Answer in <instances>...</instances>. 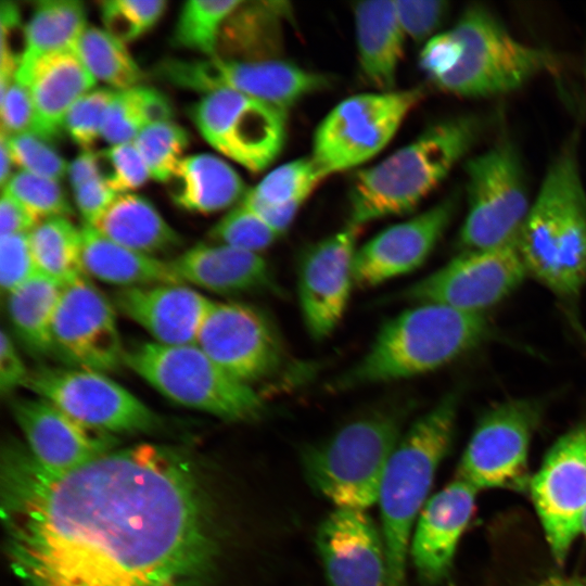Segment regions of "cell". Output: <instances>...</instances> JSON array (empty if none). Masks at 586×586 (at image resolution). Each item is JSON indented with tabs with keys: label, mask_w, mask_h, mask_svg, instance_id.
<instances>
[{
	"label": "cell",
	"mask_w": 586,
	"mask_h": 586,
	"mask_svg": "<svg viewBox=\"0 0 586 586\" xmlns=\"http://www.w3.org/2000/svg\"><path fill=\"white\" fill-rule=\"evenodd\" d=\"M485 314L415 304L382 324L365 355L336 377L333 391L394 382L436 370L492 335Z\"/></svg>",
	"instance_id": "3"
},
{
	"label": "cell",
	"mask_w": 586,
	"mask_h": 586,
	"mask_svg": "<svg viewBox=\"0 0 586 586\" xmlns=\"http://www.w3.org/2000/svg\"><path fill=\"white\" fill-rule=\"evenodd\" d=\"M81 230V259L86 276L124 288L182 283L169 262L127 249L92 226Z\"/></svg>",
	"instance_id": "29"
},
{
	"label": "cell",
	"mask_w": 586,
	"mask_h": 586,
	"mask_svg": "<svg viewBox=\"0 0 586 586\" xmlns=\"http://www.w3.org/2000/svg\"><path fill=\"white\" fill-rule=\"evenodd\" d=\"M528 491L550 551L561 564L582 533L586 511V422L551 446Z\"/></svg>",
	"instance_id": "17"
},
{
	"label": "cell",
	"mask_w": 586,
	"mask_h": 586,
	"mask_svg": "<svg viewBox=\"0 0 586 586\" xmlns=\"http://www.w3.org/2000/svg\"><path fill=\"white\" fill-rule=\"evenodd\" d=\"M424 98L420 87L355 94L320 122L311 156L331 176L359 166L383 150Z\"/></svg>",
	"instance_id": "10"
},
{
	"label": "cell",
	"mask_w": 586,
	"mask_h": 586,
	"mask_svg": "<svg viewBox=\"0 0 586 586\" xmlns=\"http://www.w3.org/2000/svg\"><path fill=\"white\" fill-rule=\"evenodd\" d=\"M286 112L233 92L205 93L191 109L202 137L215 150L250 171L259 173L281 153L286 139Z\"/></svg>",
	"instance_id": "14"
},
{
	"label": "cell",
	"mask_w": 586,
	"mask_h": 586,
	"mask_svg": "<svg viewBox=\"0 0 586 586\" xmlns=\"http://www.w3.org/2000/svg\"><path fill=\"white\" fill-rule=\"evenodd\" d=\"M241 0H190L183 3L173 34V44L217 55L219 37L229 15Z\"/></svg>",
	"instance_id": "36"
},
{
	"label": "cell",
	"mask_w": 586,
	"mask_h": 586,
	"mask_svg": "<svg viewBox=\"0 0 586 586\" xmlns=\"http://www.w3.org/2000/svg\"><path fill=\"white\" fill-rule=\"evenodd\" d=\"M169 263L182 283L215 293L279 292L272 271L258 253L200 243Z\"/></svg>",
	"instance_id": "25"
},
{
	"label": "cell",
	"mask_w": 586,
	"mask_h": 586,
	"mask_svg": "<svg viewBox=\"0 0 586 586\" xmlns=\"http://www.w3.org/2000/svg\"><path fill=\"white\" fill-rule=\"evenodd\" d=\"M535 586H586V581L576 577L551 576Z\"/></svg>",
	"instance_id": "55"
},
{
	"label": "cell",
	"mask_w": 586,
	"mask_h": 586,
	"mask_svg": "<svg viewBox=\"0 0 586 586\" xmlns=\"http://www.w3.org/2000/svg\"><path fill=\"white\" fill-rule=\"evenodd\" d=\"M1 131L8 136H38L36 113L28 88L15 78L0 90Z\"/></svg>",
	"instance_id": "46"
},
{
	"label": "cell",
	"mask_w": 586,
	"mask_h": 586,
	"mask_svg": "<svg viewBox=\"0 0 586 586\" xmlns=\"http://www.w3.org/2000/svg\"><path fill=\"white\" fill-rule=\"evenodd\" d=\"M361 226L347 222L313 244L300 260L297 293L309 335L321 341L337 327L354 283L353 264Z\"/></svg>",
	"instance_id": "19"
},
{
	"label": "cell",
	"mask_w": 586,
	"mask_h": 586,
	"mask_svg": "<svg viewBox=\"0 0 586 586\" xmlns=\"http://www.w3.org/2000/svg\"><path fill=\"white\" fill-rule=\"evenodd\" d=\"M315 544L329 586H386L382 533L365 510L335 508L320 522Z\"/></svg>",
	"instance_id": "21"
},
{
	"label": "cell",
	"mask_w": 586,
	"mask_h": 586,
	"mask_svg": "<svg viewBox=\"0 0 586 586\" xmlns=\"http://www.w3.org/2000/svg\"><path fill=\"white\" fill-rule=\"evenodd\" d=\"M2 190L9 192L37 224L73 214L66 194L56 180L22 170L11 175Z\"/></svg>",
	"instance_id": "38"
},
{
	"label": "cell",
	"mask_w": 586,
	"mask_h": 586,
	"mask_svg": "<svg viewBox=\"0 0 586 586\" xmlns=\"http://www.w3.org/2000/svg\"><path fill=\"white\" fill-rule=\"evenodd\" d=\"M68 177L73 190L93 179L103 178L100 154L91 150L82 151L69 164Z\"/></svg>",
	"instance_id": "53"
},
{
	"label": "cell",
	"mask_w": 586,
	"mask_h": 586,
	"mask_svg": "<svg viewBox=\"0 0 586 586\" xmlns=\"http://www.w3.org/2000/svg\"><path fill=\"white\" fill-rule=\"evenodd\" d=\"M328 177L311 155L300 157L269 171L240 202L282 234L304 202Z\"/></svg>",
	"instance_id": "28"
},
{
	"label": "cell",
	"mask_w": 586,
	"mask_h": 586,
	"mask_svg": "<svg viewBox=\"0 0 586 586\" xmlns=\"http://www.w3.org/2000/svg\"><path fill=\"white\" fill-rule=\"evenodd\" d=\"M479 492L456 477L432 496L421 510L412 531L409 552L424 585L434 586L448 575Z\"/></svg>",
	"instance_id": "23"
},
{
	"label": "cell",
	"mask_w": 586,
	"mask_h": 586,
	"mask_svg": "<svg viewBox=\"0 0 586 586\" xmlns=\"http://www.w3.org/2000/svg\"><path fill=\"white\" fill-rule=\"evenodd\" d=\"M63 286L37 273L8 295L12 327L24 346L35 355L54 353L53 321Z\"/></svg>",
	"instance_id": "33"
},
{
	"label": "cell",
	"mask_w": 586,
	"mask_h": 586,
	"mask_svg": "<svg viewBox=\"0 0 586 586\" xmlns=\"http://www.w3.org/2000/svg\"><path fill=\"white\" fill-rule=\"evenodd\" d=\"M86 17L81 1H37L24 26V51L15 76L24 74L44 55L73 49L87 27Z\"/></svg>",
	"instance_id": "32"
},
{
	"label": "cell",
	"mask_w": 586,
	"mask_h": 586,
	"mask_svg": "<svg viewBox=\"0 0 586 586\" xmlns=\"http://www.w3.org/2000/svg\"><path fill=\"white\" fill-rule=\"evenodd\" d=\"M173 179L174 203L202 214L228 208L247 191L240 175L226 161L207 153L183 157Z\"/></svg>",
	"instance_id": "30"
},
{
	"label": "cell",
	"mask_w": 586,
	"mask_h": 586,
	"mask_svg": "<svg viewBox=\"0 0 586 586\" xmlns=\"http://www.w3.org/2000/svg\"><path fill=\"white\" fill-rule=\"evenodd\" d=\"M402 28L416 42H426L443 23L448 2L441 0H394Z\"/></svg>",
	"instance_id": "45"
},
{
	"label": "cell",
	"mask_w": 586,
	"mask_h": 586,
	"mask_svg": "<svg viewBox=\"0 0 586 586\" xmlns=\"http://www.w3.org/2000/svg\"><path fill=\"white\" fill-rule=\"evenodd\" d=\"M28 240L39 273L62 286L86 277L81 259V230L67 217L38 222Z\"/></svg>",
	"instance_id": "34"
},
{
	"label": "cell",
	"mask_w": 586,
	"mask_h": 586,
	"mask_svg": "<svg viewBox=\"0 0 586 586\" xmlns=\"http://www.w3.org/2000/svg\"><path fill=\"white\" fill-rule=\"evenodd\" d=\"M74 50L93 77L111 87L128 90L142 80V71L125 43L105 29L87 26Z\"/></svg>",
	"instance_id": "35"
},
{
	"label": "cell",
	"mask_w": 586,
	"mask_h": 586,
	"mask_svg": "<svg viewBox=\"0 0 586 586\" xmlns=\"http://www.w3.org/2000/svg\"><path fill=\"white\" fill-rule=\"evenodd\" d=\"M404 419L399 408L374 410L322 442L306 446L301 466L308 485L335 508L366 511L379 499Z\"/></svg>",
	"instance_id": "6"
},
{
	"label": "cell",
	"mask_w": 586,
	"mask_h": 586,
	"mask_svg": "<svg viewBox=\"0 0 586 586\" xmlns=\"http://www.w3.org/2000/svg\"><path fill=\"white\" fill-rule=\"evenodd\" d=\"M458 403L457 393H448L413 421L387 462L378 499L387 561L386 586H405L412 528L450 449Z\"/></svg>",
	"instance_id": "5"
},
{
	"label": "cell",
	"mask_w": 586,
	"mask_h": 586,
	"mask_svg": "<svg viewBox=\"0 0 586 586\" xmlns=\"http://www.w3.org/2000/svg\"><path fill=\"white\" fill-rule=\"evenodd\" d=\"M483 130L474 115L435 123L410 143L359 170L348 193L349 219L362 226L411 213L470 151Z\"/></svg>",
	"instance_id": "4"
},
{
	"label": "cell",
	"mask_w": 586,
	"mask_h": 586,
	"mask_svg": "<svg viewBox=\"0 0 586 586\" xmlns=\"http://www.w3.org/2000/svg\"><path fill=\"white\" fill-rule=\"evenodd\" d=\"M24 386L79 422L114 436L150 432L161 424L151 408L102 372L40 367L29 371Z\"/></svg>",
	"instance_id": "13"
},
{
	"label": "cell",
	"mask_w": 586,
	"mask_h": 586,
	"mask_svg": "<svg viewBox=\"0 0 586 586\" xmlns=\"http://www.w3.org/2000/svg\"><path fill=\"white\" fill-rule=\"evenodd\" d=\"M456 207L454 198L441 201L385 228L357 247L353 264L355 285L377 286L420 267L448 228Z\"/></svg>",
	"instance_id": "20"
},
{
	"label": "cell",
	"mask_w": 586,
	"mask_h": 586,
	"mask_svg": "<svg viewBox=\"0 0 586 586\" xmlns=\"http://www.w3.org/2000/svg\"><path fill=\"white\" fill-rule=\"evenodd\" d=\"M143 157L150 176L160 181L170 180L189 144V135L180 125L168 120L144 127L133 140Z\"/></svg>",
	"instance_id": "37"
},
{
	"label": "cell",
	"mask_w": 586,
	"mask_h": 586,
	"mask_svg": "<svg viewBox=\"0 0 586 586\" xmlns=\"http://www.w3.org/2000/svg\"><path fill=\"white\" fill-rule=\"evenodd\" d=\"M28 373L13 340L2 330L0 335L1 394L10 395L17 386H24Z\"/></svg>",
	"instance_id": "51"
},
{
	"label": "cell",
	"mask_w": 586,
	"mask_h": 586,
	"mask_svg": "<svg viewBox=\"0 0 586 586\" xmlns=\"http://www.w3.org/2000/svg\"><path fill=\"white\" fill-rule=\"evenodd\" d=\"M128 91L143 128L171 119L173 106L163 92L145 86H136Z\"/></svg>",
	"instance_id": "49"
},
{
	"label": "cell",
	"mask_w": 586,
	"mask_h": 586,
	"mask_svg": "<svg viewBox=\"0 0 586 586\" xmlns=\"http://www.w3.org/2000/svg\"><path fill=\"white\" fill-rule=\"evenodd\" d=\"M280 235L241 202L227 212L208 232V237L218 244L253 253L267 249Z\"/></svg>",
	"instance_id": "39"
},
{
	"label": "cell",
	"mask_w": 586,
	"mask_h": 586,
	"mask_svg": "<svg viewBox=\"0 0 586 586\" xmlns=\"http://www.w3.org/2000/svg\"><path fill=\"white\" fill-rule=\"evenodd\" d=\"M124 365L171 402L229 422L258 420L259 393L240 382L195 344L146 342L126 351Z\"/></svg>",
	"instance_id": "8"
},
{
	"label": "cell",
	"mask_w": 586,
	"mask_h": 586,
	"mask_svg": "<svg viewBox=\"0 0 586 586\" xmlns=\"http://www.w3.org/2000/svg\"><path fill=\"white\" fill-rule=\"evenodd\" d=\"M1 471L8 556L23 586H215L218 505L181 450L137 444L52 470L9 444Z\"/></svg>",
	"instance_id": "1"
},
{
	"label": "cell",
	"mask_w": 586,
	"mask_h": 586,
	"mask_svg": "<svg viewBox=\"0 0 586 586\" xmlns=\"http://www.w3.org/2000/svg\"><path fill=\"white\" fill-rule=\"evenodd\" d=\"M585 79H586V60H585Z\"/></svg>",
	"instance_id": "57"
},
{
	"label": "cell",
	"mask_w": 586,
	"mask_h": 586,
	"mask_svg": "<svg viewBox=\"0 0 586 586\" xmlns=\"http://www.w3.org/2000/svg\"><path fill=\"white\" fill-rule=\"evenodd\" d=\"M114 305L162 345L195 344L214 302L184 283L119 289Z\"/></svg>",
	"instance_id": "24"
},
{
	"label": "cell",
	"mask_w": 586,
	"mask_h": 586,
	"mask_svg": "<svg viewBox=\"0 0 586 586\" xmlns=\"http://www.w3.org/2000/svg\"><path fill=\"white\" fill-rule=\"evenodd\" d=\"M90 226L119 245L152 256L181 243L154 205L133 193L118 194Z\"/></svg>",
	"instance_id": "31"
},
{
	"label": "cell",
	"mask_w": 586,
	"mask_h": 586,
	"mask_svg": "<svg viewBox=\"0 0 586 586\" xmlns=\"http://www.w3.org/2000/svg\"><path fill=\"white\" fill-rule=\"evenodd\" d=\"M115 94L116 91L107 88L92 89L67 112L64 129L84 151L90 150L101 137L104 117Z\"/></svg>",
	"instance_id": "41"
},
{
	"label": "cell",
	"mask_w": 586,
	"mask_h": 586,
	"mask_svg": "<svg viewBox=\"0 0 586 586\" xmlns=\"http://www.w3.org/2000/svg\"><path fill=\"white\" fill-rule=\"evenodd\" d=\"M155 75L180 88L208 93L233 91L288 111L305 97L329 87V77L277 59L242 60L215 55L200 60L165 59Z\"/></svg>",
	"instance_id": "11"
},
{
	"label": "cell",
	"mask_w": 586,
	"mask_h": 586,
	"mask_svg": "<svg viewBox=\"0 0 586 586\" xmlns=\"http://www.w3.org/2000/svg\"><path fill=\"white\" fill-rule=\"evenodd\" d=\"M37 222L5 190L0 200V237L28 233Z\"/></svg>",
	"instance_id": "52"
},
{
	"label": "cell",
	"mask_w": 586,
	"mask_h": 586,
	"mask_svg": "<svg viewBox=\"0 0 586 586\" xmlns=\"http://www.w3.org/2000/svg\"><path fill=\"white\" fill-rule=\"evenodd\" d=\"M143 126L135 111L129 91H116L106 111L101 137L112 145L133 142Z\"/></svg>",
	"instance_id": "47"
},
{
	"label": "cell",
	"mask_w": 586,
	"mask_h": 586,
	"mask_svg": "<svg viewBox=\"0 0 586 586\" xmlns=\"http://www.w3.org/2000/svg\"><path fill=\"white\" fill-rule=\"evenodd\" d=\"M99 154L103 178L117 194L140 188L151 177L148 166L133 142L111 145Z\"/></svg>",
	"instance_id": "43"
},
{
	"label": "cell",
	"mask_w": 586,
	"mask_h": 586,
	"mask_svg": "<svg viewBox=\"0 0 586 586\" xmlns=\"http://www.w3.org/2000/svg\"><path fill=\"white\" fill-rule=\"evenodd\" d=\"M21 26V15L13 1L3 0L0 4V79L11 80L18 68L21 56L14 50L13 38Z\"/></svg>",
	"instance_id": "48"
},
{
	"label": "cell",
	"mask_w": 586,
	"mask_h": 586,
	"mask_svg": "<svg viewBox=\"0 0 586 586\" xmlns=\"http://www.w3.org/2000/svg\"><path fill=\"white\" fill-rule=\"evenodd\" d=\"M105 30L123 41H131L153 27L166 10L164 0H103L100 3Z\"/></svg>",
	"instance_id": "40"
},
{
	"label": "cell",
	"mask_w": 586,
	"mask_h": 586,
	"mask_svg": "<svg viewBox=\"0 0 586 586\" xmlns=\"http://www.w3.org/2000/svg\"><path fill=\"white\" fill-rule=\"evenodd\" d=\"M528 276L564 303L586 281V191L574 131L548 166L518 238Z\"/></svg>",
	"instance_id": "2"
},
{
	"label": "cell",
	"mask_w": 586,
	"mask_h": 586,
	"mask_svg": "<svg viewBox=\"0 0 586 586\" xmlns=\"http://www.w3.org/2000/svg\"><path fill=\"white\" fill-rule=\"evenodd\" d=\"M195 345L240 382L255 388L280 379L290 357L273 322L256 307L216 303Z\"/></svg>",
	"instance_id": "16"
},
{
	"label": "cell",
	"mask_w": 586,
	"mask_h": 586,
	"mask_svg": "<svg viewBox=\"0 0 586 586\" xmlns=\"http://www.w3.org/2000/svg\"><path fill=\"white\" fill-rule=\"evenodd\" d=\"M528 276L518 240L494 249L463 251L446 265L397 294L415 304H437L484 314Z\"/></svg>",
	"instance_id": "15"
},
{
	"label": "cell",
	"mask_w": 586,
	"mask_h": 586,
	"mask_svg": "<svg viewBox=\"0 0 586 586\" xmlns=\"http://www.w3.org/2000/svg\"><path fill=\"white\" fill-rule=\"evenodd\" d=\"M73 192L78 211L87 225H92L118 195L103 178L88 181Z\"/></svg>",
	"instance_id": "50"
},
{
	"label": "cell",
	"mask_w": 586,
	"mask_h": 586,
	"mask_svg": "<svg viewBox=\"0 0 586 586\" xmlns=\"http://www.w3.org/2000/svg\"><path fill=\"white\" fill-rule=\"evenodd\" d=\"M468 208L458 243L463 251L502 246L518 240L531 201L519 151L501 138L466 163Z\"/></svg>",
	"instance_id": "9"
},
{
	"label": "cell",
	"mask_w": 586,
	"mask_h": 586,
	"mask_svg": "<svg viewBox=\"0 0 586 586\" xmlns=\"http://www.w3.org/2000/svg\"><path fill=\"white\" fill-rule=\"evenodd\" d=\"M582 533H583L584 536L586 537V511H585V514H584V518H583V522H582Z\"/></svg>",
	"instance_id": "56"
},
{
	"label": "cell",
	"mask_w": 586,
	"mask_h": 586,
	"mask_svg": "<svg viewBox=\"0 0 586 586\" xmlns=\"http://www.w3.org/2000/svg\"><path fill=\"white\" fill-rule=\"evenodd\" d=\"M358 62L365 78L380 91L394 90L406 35L394 0L354 5Z\"/></svg>",
	"instance_id": "27"
},
{
	"label": "cell",
	"mask_w": 586,
	"mask_h": 586,
	"mask_svg": "<svg viewBox=\"0 0 586 586\" xmlns=\"http://www.w3.org/2000/svg\"><path fill=\"white\" fill-rule=\"evenodd\" d=\"M458 53L453 65L432 82L464 98L509 93L559 63L550 51L517 40L484 5L468 7L454 27Z\"/></svg>",
	"instance_id": "7"
},
{
	"label": "cell",
	"mask_w": 586,
	"mask_h": 586,
	"mask_svg": "<svg viewBox=\"0 0 586 586\" xmlns=\"http://www.w3.org/2000/svg\"><path fill=\"white\" fill-rule=\"evenodd\" d=\"M14 78L28 88L38 136L48 141L60 135L69 109L97 82L74 48L40 58Z\"/></svg>",
	"instance_id": "26"
},
{
	"label": "cell",
	"mask_w": 586,
	"mask_h": 586,
	"mask_svg": "<svg viewBox=\"0 0 586 586\" xmlns=\"http://www.w3.org/2000/svg\"><path fill=\"white\" fill-rule=\"evenodd\" d=\"M54 353L77 368L102 373L124 365L112 303L87 278L62 289L53 321Z\"/></svg>",
	"instance_id": "18"
},
{
	"label": "cell",
	"mask_w": 586,
	"mask_h": 586,
	"mask_svg": "<svg viewBox=\"0 0 586 586\" xmlns=\"http://www.w3.org/2000/svg\"><path fill=\"white\" fill-rule=\"evenodd\" d=\"M5 140L12 162L25 171L59 181L68 169L49 141L37 135H5Z\"/></svg>",
	"instance_id": "42"
},
{
	"label": "cell",
	"mask_w": 586,
	"mask_h": 586,
	"mask_svg": "<svg viewBox=\"0 0 586 586\" xmlns=\"http://www.w3.org/2000/svg\"><path fill=\"white\" fill-rule=\"evenodd\" d=\"M11 410L25 447L48 469H74L116 448L118 442L116 436L79 422L40 397L16 398Z\"/></svg>",
	"instance_id": "22"
},
{
	"label": "cell",
	"mask_w": 586,
	"mask_h": 586,
	"mask_svg": "<svg viewBox=\"0 0 586 586\" xmlns=\"http://www.w3.org/2000/svg\"><path fill=\"white\" fill-rule=\"evenodd\" d=\"M0 283L11 293L38 273L28 233L0 237Z\"/></svg>",
	"instance_id": "44"
},
{
	"label": "cell",
	"mask_w": 586,
	"mask_h": 586,
	"mask_svg": "<svg viewBox=\"0 0 586 586\" xmlns=\"http://www.w3.org/2000/svg\"><path fill=\"white\" fill-rule=\"evenodd\" d=\"M12 157L7 144L5 135L1 131L0 137V183L3 188L10 176V168L12 164Z\"/></svg>",
	"instance_id": "54"
},
{
	"label": "cell",
	"mask_w": 586,
	"mask_h": 586,
	"mask_svg": "<svg viewBox=\"0 0 586 586\" xmlns=\"http://www.w3.org/2000/svg\"><path fill=\"white\" fill-rule=\"evenodd\" d=\"M543 416L536 399H509L479 420L460 458L456 477L477 491L528 489V451Z\"/></svg>",
	"instance_id": "12"
}]
</instances>
